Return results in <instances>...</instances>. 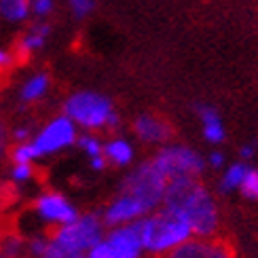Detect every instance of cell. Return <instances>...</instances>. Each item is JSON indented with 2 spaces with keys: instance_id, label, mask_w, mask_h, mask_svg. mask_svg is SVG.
I'll list each match as a JSON object with an SVG mask.
<instances>
[{
  "instance_id": "obj_13",
  "label": "cell",
  "mask_w": 258,
  "mask_h": 258,
  "mask_svg": "<svg viewBox=\"0 0 258 258\" xmlns=\"http://www.w3.org/2000/svg\"><path fill=\"white\" fill-rule=\"evenodd\" d=\"M197 116L201 121V132H203L206 142L212 144V146L222 144L224 138H227V129H224V123L220 119L218 110L210 104H199L197 106Z\"/></svg>"
},
{
  "instance_id": "obj_25",
  "label": "cell",
  "mask_w": 258,
  "mask_h": 258,
  "mask_svg": "<svg viewBox=\"0 0 258 258\" xmlns=\"http://www.w3.org/2000/svg\"><path fill=\"white\" fill-rule=\"evenodd\" d=\"M224 165H227V155L220 153V150H212V153L206 157V167H212V169L220 171Z\"/></svg>"
},
{
  "instance_id": "obj_17",
  "label": "cell",
  "mask_w": 258,
  "mask_h": 258,
  "mask_svg": "<svg viewBox=\"0 0 258 258\" xmlns=\"http://www.w3.org/2000/svg\"><path fill=\"white\" fill-rule=\"evenodd\" d=\"M49 85H51V81H49V77H47L45 72L32 74V77L24 83L21 91H19L21 102L32 104V102H38L40 98H45V93L49 91Z\"/></svg>"
},
{
  "instance_id": "obj_6",
  "label": "cell",
  "mask_w": 258,
  "mask_h": 258,
  "mask_svg": "<svg viewBox=\"0 0 258 258\" xmlns=\"http://www.w3.org/2000/svg\"><path fill=\"white\" fill-rule=\"evenodd\" d=\"M165 186H167V178L161 174L155 167L153 161H142L140 165H136L123 180V192L134 195L138 201H142V206L153 212L161 208V201L165 195Z\"/></svg>"
},
{
  "instance_id": "obj_32",
  "label": "cell",
  "mask_w": 258,
  "mask_h": 258,
  "mask_svg": "<svg viewBox=\"0 0 258 258\" xmlns=\"http://www.w3.org/2000/svg\"><path fill=\"white\" fill-rule=\"evenodd\" d=\"M63 258H87V256H85V254H66Z\"/></svg>"
},
{
  "instance_id": "obj_26",
  "label": "cell",
  "mask_w": 258,
  "mask_h": 258,
  "mask_svg": "<svg viewBox=\"0 0 258 258\" xmlns=\"http://www.w3.org/2000/svg\"><path fill=\"white\" fill-rule=\"evenodd\" d=\"M47 243H49V237H32L30 241H28V252L34 256V258H38L42 252H45V248H47Z\"/></svg>"
},
{
  "instance_id": "obj_14",
  "label": "cell",
  "mask_w": 258,
  "mask_h": 258,
  "mask_svg": "<svg viewBox=\"0 0 258 258\" xmlns=\"http://www.w3.org/2000/svg\"><path fill=\"white\" fill-rule=\"evenodd\" d=\"M102 153L106 161H108V165H114V167H129L136 159L134 144L123 136H112L110 140H106Z\"/></svg>"
},
{
  "instance_id": "obj_1",
  "label": "cell",
  "mask_w": 258,
  "mask_h": 258,
  "mask_svg": "<svg viewBox=\"0 0 258 258\" xmlns=\"http://www.w3.org/2000/svg\"><path fill=\"white\" fill-rule=\"evenodd\" d=\"M161 208L186 218L195 237H214L220 231V208L201 178L169 180Z\"/></svg>"
},
{
  "instance_id": "obj_27",
  "label": "cell",
  "mask_w": 258,
  "mask_h": 258,
  "mask_svg": "<svg viewBox=\"0 0 258 258\" xmlns=\"http://www.w3.org/2000/svg\"><path fill=\"white\" fill-rule=\"evenodd\" d=\"M13 61H15L13 53H11V51H7V49H0V72L9 70L11 66H13Z\"/></svg>"
},
{
  "instance_id": "obj_22",
  "label": "cell",
  "mask_w": 258,
  "mask_h": 258,
  "mask_svg": "<svg viewBox=\"0 0 258 258\" xmlns=\"http://www.w3.org/2000/svg\"><path fill=\"white\" fill-rule=\"evenodd\" d=\"M68 7L77 19H85L95 9V0H68Z\"/></svg>"
},
{
  "instance_id": "obj_16",
  "label": "cell",
  "mask_w": 258,
  "mask_h": 258,
  "mask_svg": "<svg viewBox=\"0 0 258 258\" xmlns=\"http://www.w3.org/2000/svg\"><path fill=\"white\" fill-rule=\"evenodd\" d=\"M49 34H51V26L45 24V21H38V24H34L24 36H21L19 51L21 53H34V51H38L47 42Z\"/></svg>"
},
{
  "instance_id": "obj_10",
  "label": "cell",
  "mask_w": 258,
  "mask_h": 258,
  "mask_svg": "<svg viewBox=\"0 0 258 258\" xmlns=\"http://www.w3.org/2000/svg\"><path fill=\"white\" fill-rule=\"evenodd\" d=\"M161 258H235V250L229 241L218 235L214 237H190L178 248Z\"/></svg>"
},
{
  "instance_id": "obj_18",
  "label": "cell",
  "mask_w": 258,
  "mask_h": 258,
  "mask_svg": "<svg viewBox=\"0 0 258 258\" xmlns=\"http://www.w3.org/2000/svg\"><path fill=\"white\" fill-rule=\"evenodd\" d=\"M30 13V0H0V15L9 21H24Z\"/></svg>"
},
{
  "instance_id": "obj_19",
  "label": "cell",
  "mask_w": 258,
  "mask_h": 258,
  "mask_svg": "<svg viewBox=\"0 0 258 258\" xmlns=\"http://www.w3.org/2000/svg\"><path fill=\"white\" fill-rule=\"evenodd\" d=\"M77 144L85 155H87V159L91 157H98V155H104L102 150H104V142H102V138L98 134H93V132H85L77 138Z\"/></svg>"
},
{
  "instance_id": "obj_9",
  "label": "cell",
  "mask_w": 258,
  "mask_h": 258,
  "mask_svg": "<svg viewBox=\"0 0 258 258\" xmlns=\"http://www.w3.org/2000/svg\"><path fill=\"white\" fill-rule=\"evenodd\" d=\"M32 208H34L36 216L49 227H61V224L72 222L79 216V210L74 208V203L57 190H45L34 199Z\"/></svg>"
},
{
  "instance_id": "obj_28",
  "label": "cell",
  "mask_w": 258,
  "mask_h": 258,
  "mask_svg": "<svg viewBox=\"0 0 258 258\" xmlns=\"http://www.w3.org/2000/svg\"><path fill=\"white\" fill-rule=\"evenodd\" d=\"M254 155H256V144L254 142H248V144L239 146V157H241V161H245V163H248Z\"/></svg>"
},
{
  "instance_id": "obj_15",
  "label": "cell",
  "mask_w": 258,
  "mask_h": 258,
  "mask_svg": "<svg viewBox=\"0 0 258 258\" xmlns=\"http://www.w3.org/2000/svg\"><path fill=\"white\" fill-rule=\"evenodd\" d=\"M248 167L250 165L245 163V161H235V163H231V165H224L222 174H220V180H218V190L224 192V195H227V192L239 190Z\"/></svg>"
},
{
  "instance_id": "obj_8",
  "label": "cell",
  "mask_w": 258,
  "mask_h": 258,
  "mask_svg": "<svg viewBox=\"0 0 258 258\" xmlns=\"http://www.w3.org/2000/svg\"><path fill=\"white\" fill-rule=\"evenodd\" d=\"M79 138V127L74 125L66 114H59L55 119H51L40 132L30 140V146L34 150L36 159L55 155L59 150L70 148Z\"/></svg>"
},
{
  "instance_id": "obj_5",
  "label": "cell",
  "mask_w": 258,
  "mask_h": 258,
  "mask_svg": "<svg viewBox=\"0 0 258 258\" xmlns=\"http://www.w3.org/2000/svg\"><path fill=\"white\" fill-rule=\"evenodd\" d=\"M155 167L169 180H186L201 178L206 171V157L186 144H163L159 146L155 157L150 159Z\"/></svg>"
},
{
  "instance_id": "obj_7",
  "label": "cell",
  "mask_w": 258,
  "mask_h": 258,
  "mask_svg": "<svg viewBox=\"0 0 258 258\" xmlns=\"http://www.w3.org/2000/svg\"><path fill=\"white\" fill-rule=\"evenodd\" d=\"M87 258H142L144 245L140 237L138 222L106 227L102 239L85 254Z\"/></svg>"
},
{
  "instance_id": "obj_29",
  "label": "cell",
  "mask_w": 258,
  "mask_h": 258,
  "mask_svg": "<svg viewBox=\"0 0 258 258\" xmlns=\"http://www.w3.org/2000/svg\"><path fill=\"white\" fill-rule=\"evenodd\" d=\"M89 165L93 171H104L106 167H108V161H106L104 155H98V157H91L89 159Z\"/></svg>"
},
{
  "instance_id": "obj_30",
  "label": "cell",
  "mask_w": 258,
  "mask_h": 258,
  "mask_svg": "<svg viewBox=\"0 0 258 258\" xmlns=\"http://www.w3.org/2000/svg\"><path fill=\"white\" fill-rule=\"evenodd\" d=\"M32 138V132L28 127H17L15 132H13V140L15 142H28V140Z\"/></svg>"
},
{
  "instance_id": "obj_12",
  "label": "cell",
  "mask_w": 258,
  "mask_h": 258,
  "mask_svg": "<svg viewBox=\"0 0 258 258\" xmlns=\"http://www.w3.org/2000/svg\"><path fill=\"white\" fill-rule=\"evenodd\" d=\"M132 129H134V136L138 140H142L144 144H150V146L167 144L171 140V134H174V129H171V125L163 119V116L150 114V112L138 114Z\"/></svg>"
},
{
  "instance_id": "obj_20",
  "label": "cell",
  "mask_w": 258,
  "mask_h": 258,
  "mask_svg": "<svg viewBox=\"0 0 258 258\" xmlns=\"http://www.w3.org/2000/svg\"><path fill=\"white\" fill-rule=\"evenodd\" d=\"M239 192L243 197L258 201V167H248L245 178H243L241 186H239Z\"/></svg>"
},
{
  "instance_id": "obj_21",
  "label": "cell",
  "mask_w": 258,
  "mask_h": 258,
  "mask_svg": "<svg viewBox=\"0 0 258 258\" xmlns=\"http://www.w3.org/2000/svg\"><path fill=\"white\" fill-rule=\"evenodd\" d=\"M34 159H36V155L30 146V140L28 142H17V146L11 150V161H13V163H32Z\"/></svg>"
},
{
  "instance_id": "obj_4",
  "label": "cell",
  "mask_w": 258,
  "mask_h": 258,
  "mask_svg": "<svg viewBox=\"0 0 258 258\" xmlns=\"http://www.w3.org/2000/svg\"><path fill=\"white\" fill-rule=\"evenodd\" d=\"M104 231L106 224L102 222L100 214H79L72 222L55 227L49 239L63 254H87L102 239Z\"/></svg>"
},
{
  "instance_id": "obj_23",
  "label": "cell",
  "mask_w": 258,
  "mask_h": 258,
  "mask_svg": "<svg viewBox=\"0 0 258 258\" xmlns=\"http://www.w3.org/2000/svg\"><path fill=\"white\" fill-rule=\"evenodd\" d=\"M55 9V0H30V11L36 17H49Z\"/></svg>"
},
{
  "instance_id": "obj_3",
  "label": "cell",
  "mask_w": 258,
  "mask_h": 258,
  "mask_svg": "<svg viewBox=\"0 0 258 258\" xmlns=\"http://www.w3.org/2000/svg\"><path fill=\"white\" fill-rule=\"evenodd\" d=\"M63 114L83 132H114L121 125L112 102L95 91H77L63 102Z\"/></svg>"
},
{
  "instance_id": "obj_2",
  "label": "cell",
  "mask_w": 258,
  "mask_h": 258,
  "mask_svg": "<svg viewBox=\"0 0 258 258\" xmlns=\"http://www.w3.org/2000/svg\"><path fill=\"white\" fill-rule=\"evenodd\" d=\"M138 229H140V237H142L144 254L157 258L165 256L167 252L178 248L180 243L195 237L186 218H182L180 214L167 208H157L148 212L146 216L138 220Z\"/></svg>"
},
{
  "instance_id": "obj_31",
  "label": "cell",
  "mask_w": 258,
  "mask_h": 258,
  "mask_svg": "<svg viewBox=\"0 0 258 258\" xmlns=\"http://www.w3.org/2000/svg\"><path fill=\"white\" fill-rule=\"evenodd\" d=\"M5 148H7V132H5V127L0 125V155L5 153Z\"/></svg>"
},
{
  "instance_id": "obj_11",
  "label": "cell",
  "mask_w": 258,
  "mask_h": 258,
  "mask_svg": "<svg viewBox=\"0 0 258 258\" xmlns=\"http://www.w3.org/2000/svg\"><path fill=\"white\" fill-rule=\"evenodd\" d=\"M146 214H148V210L142 206V201H138L134 195L121 190L119 195L108 201V206L104 208L100 218L106 227H121V224L138 222L142 216H146Z\"/></svg>"
},
{
  "instance_id": "obj_24",
  "label": "cell",
  "mask_w": 258,
  "mask_h": 258,
  "mask_svg": "<svg viewBox=\"0 0 258 258\" xmlns=\"http://www.w3.org/2000/svg\"><path fill=\"white\" fill-rule=\"evenodd\" d=\"M32 174H34L32 163H13V169H11V178L15 182H28Z\"/></svg>"
}]
</instances>
